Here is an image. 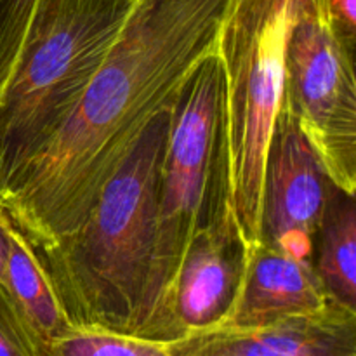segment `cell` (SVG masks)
Wrapping results in <instances>:
<instances>
[{"label": "cell", "instance_id": "cell-19", "mask_svg": "<svg viewBox=\"0 0 356 356\" xmlns=\"http://www.w3.org/2000/svg\"><path fill=\"white\" fill-rule=\"evenodd\" d=\"M353 190L356 191V176H355V181H353Z\"/></svg>", "mask_w": 356, "mask_h": 356}, {"label": "cell", "instance_id": "cell-13", "mask_svg": "<svg viewBox=\"0 0 356 356\" xmlns=\"http://www.w3.org/2000/svg\"><path fill=\"white\" fill-rule=\"evenodd\" d=\"M45 356H176L167 343L96 327H70L45 346Z\"/></svg>", "mask_w": 356, "mask_h": 356}, {"label": "cell", "instance_id": "cell-5", "mask_svg": "<svg viewBox=\"0 0 356 356\" xmlns=\"http://www.w3.org/2000/svg\"><path fill=\"white\" fill-rule=\"evenodd\" d=\"M228 207L225 76L216 52L191 73L172 108L160 169L145 339L163 343L167 296L184 252L195 232Z\"/></svg>", "mask_w": 356, "mask_h": 356}, {"label": "cell", "instance_id": "cell-15", "mask_svg": "<svg viewBox=\"0 0 356 356\" xmlns=\"http://www.w3.org/2000/svg\"><path fill=\"white\" fill-rule=\"evenodd\" d=\"M0 356H45L0 291Z\"/></svg>", "mask_w": 356, "mask_h": 356}, {"label": "cell", "instance_id": "cell-4", "mask_svg": "<svg viewBox=\"0 0 356 356\" xmlns=\"http://www.w3.org/2000/svg\"><path fill=\"white\" fill-rule=\"evenodd\" d=\"M299 0H229L219 28L233 214L247 249L261 242L268 146L287 89V45Z\"/></svg>", "mask_w": 356, "mask_h": 356}, {"label": "cell", "instance_id": "cell-16", "mask_svg": "<svg viewBox=\"0 0 356 356\" xmlns=\"http://www.w3.org/2000/svg\"><path fill=\"white\" fill-rule=\"evenodd\" d=\"M330 19L344 40H356V0H327Z\"/></svg>", "mask_w": 356, "mask_h": 356}, {"label": "cell", "instance_id": "cell-2", "mask_svg": "<svg viewBox=\"0 0 356 356\" xmlns=\"http://www.w3.org/2000/svg\"><path fill=\"white\" fill-rule=\"evenodd\" d=\"M172 108L152 118L80 225L47 249H31L72 327L145 334Z\"/></svg>", "mask_w": 356, "mask_h": 356}, {"label": "cell", "instance_id": "cell-3", "mask_svg": "<svg viewBox=\"0 0 356 356\" xmlns=\"http://www.w3.org/2000/svg\"><path fill=\"white\" fill-rule=\"evenodd\" d=\"M139 0H38L0 96V200L68 122Z\"/></svg>", "mask_w": 356, "mask_h": 356}, {"label": "cell", "instance_id": "cell-12", "mask_svg": "<svg viewBox=\"0 0 356 356\" xmlns=\"http://www.w3.org/2000/svg\"><path fill=\"white\" fill-rule=\"evenodd\" d=\"M312 264L327 299L356 313V191L334 186Z\"/></svg>", "mask_w": 356, "mask_h": 356}, {"label": "cell", "instance_id": "cell-10", "mask_svg": "<svg viewBox=\"0 0 356 356\" xmlns=\"http://www.w3.org/2000/svg\"><path fill=\"white\" fill-rule=\"evenodd\" d=\"M329 302L309 261L259 242L247 249L245 271L232 320L226 327H263L316 312Z\"/></svg>", "mask_w": 356, "mask_h": 356}, {"label": "cell", "instance_id": "cell-11", "mask_svg": "<svg viewBox=\"0 0 356 356\" xmlns=\"http://www.w3.org/2000/svg\"><path fill=\"white\" fill-rule=\"evenodd\" d=\"M0 291L17 318L44 350L54 337L70 329L54 291L35 257L30 243L16 226H10V250Z\"/></svg>", "mask_w": 356, "mask_h": 356}, {"label": "cell", "instance_id": "cell-9", "mask_svg": "<svg viewBox=\"0 0 356 356\" xmlns=\"http://www.w3.org/2000/svg\"><path fill=\"white\" fill-rule=\"evenodd\" d=\"M176 356H356V313L329 301L263 327H222L169 344Z\"/></svg>", "mask_w": 356, "mask_h": 356}, {"label": "cell", "instance_id": "cell-1", "mask_svg": "<svg viewBox=\"0 0 356 356\" xmlns=\"http://www.w3.org/2000/svg\"><path fill=\"white\" fill-rule=\"evenodd\" d=\"M228 2L139 0L72 117L0 200L31 249L80 225L152 118L218 52Z\"/></svg>", "mask_w": 356, "mask_h": 356}, {"label": "cell", "instance_id": "cell-17", "mask_svg": "<svg viewBox=\"0 0 356 356\" xmlns=\"http://www.w3.org/2000/svg\"><path fill=\"white\" fill-rule=\"evenodd\" d=\"M10 226H13V222H10L9 216L0 207V280H2L3 271H6L7 257H9L10 250Z\"/></svg>", "mask_w": 356, "mask_h": 356}, {"label": "cell", "instance_id": "cell-6", "mask_svg": "<svg viewBox=\"0 0 356 356\" xmlns=\"http://www.w3.org/2000/svg\"><path fill=\"white\" fill-rule=\"evenodd\" d=\"M285 103L334 183L355 191L356 75L327 0H299L289 35Z\"/></svg>", "mask_w": 356, "mask_h": 356}, {"label": "cell", "instance_id": "cell-7", "mask_svg": "<svg viewBox=\"0 0 356 356\" xmlns=\"http://www.w3.org/2000/svg\"><path fill=\"white\" fill-rule=\"evenodd\" d=\"M334 186L298 117L284 103L264 165L261 242L312 263L316 232Z\"/></svg>", "mask_w": 356, "mask_h": 356}, {"label": "cell", "instance_id": "cell-14", "mask_svg": "<svg viewBox=\"0 0 356 356\" xmlns=\"http://www.w3.org/2000/svg\"><path fill=\"white\" fill-rule=\"evenodd\" d=\"M38 0H0V96L17 65Z\"/></svg>", "mask_w": 356, "mask_h": 356}, {"label": "cell", "instance_id": "cell-18", "mask_svg": "<svg viewBox=\"0 0 356 356\" xmlns=\"http://www.w3.org/2000/svg\"><path fill=\"white\" fill-rule=\"evenodd\" d=\"M348 51H350V58H351V65H353L355 75H356V40H346Z\"/></svg>", "mask_w": 356, "mask_h": 356}, {"label": "cell", "instance_id": "cell-8", "mask_svg": "<svg viewBox=\"0 0 356 356\" xmlns=\"http://www.w3.org/2000/svg\"><path fill=\"white\" fill-rule=\"evenodd\" d=\"M245 261L247 245L232 207L198 228L167 296L163 343L228 325L238 301Z\"/></svg>", "mask_w": 356, "mask_h": 356}]
</instances>
